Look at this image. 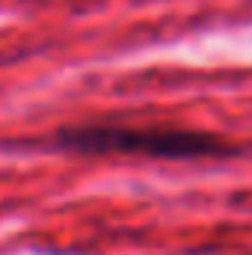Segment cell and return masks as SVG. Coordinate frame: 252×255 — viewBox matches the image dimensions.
<instances>
[{"instance_id":"1","label":"cell","mask_w":252,"mask_h":255,"mask_svg":"<svg viewBox=\"0 0 252 255\" xmlns=\"http://www.w3.org/2000/svg\"><path fill=\"white\" fill-rule=\"evenodd\" d=\"M51 145L71 154H139V157H157V160H199V157L238 154L235 145L202 130L104 125V122L65 125L54 133Z\"/></svg>"}]
</instances>
